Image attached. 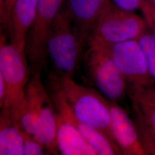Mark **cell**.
<instances>
[{"label": "cell", "instance_id": "7a4b0ae2", "mask_svg": "<svg viewBox=\"0 0 155 155\" xmlns=\"http://www.w3.org/2000/svg\"><path fill=\"white\" fill-rule=\"evenodd\" d=\"M25 52L18 50L11 43H7L1 35L0 76L5 84L6 98L2 108H8L14 122L20 125L25 103L28 84V69ZM2 109V108H1Z\"/></svg>", "mask_w": 155, "mask_h": 155}, {"label": "cell", "instance_id": "3957f363", "mask_svg": "<svg viewBox=\"0 0 155 155\" xmlns=\"http://www.w3.org/2000/svg\"><path fill=\"white\" fill-rule=\"evenodd\" d=\"M148 30L144 17L121 9L110 0L95 22L88 43L109 45L137 40Z\"/></svg>", "mask_w": 155, "mask_h": 155}, {"label": "cell", "instance_id": "8fae6325", "mask_svg": "<svg viewBox=\"0 0 155 155\" xmlns=\"http://www.w3.org/2000/svg\"><path fill=\"white\" fill-rule=\"evenodd\" d=\"M110 0H65L79 43L84 50L101 13Z\"/></svg>", "mask_w": 155, "mask_h": 155}, {"label": "cell", "instance_id": "5b68a950", "mask_svg": "<svg viewBox=\"0 0 155 155\" xmlns=\"http://www.w3.org/2000/svg\"><path fill=\"white\" fill-rule=\"evenodd\" d=\"M84 66L90 80L107 100H122L127 84L110 55L103 47L89 43Z\"/></svg>", "mask_w": 155, "mask_h": 155}, {"label": "cell", "instance_id": "2e32d148", "mask_svg": "<svg viewBox=\"0 0 155 155\" xmlns=\"http://www.w3.org/2000/svg\"><path fill=\"white\" fill-rule=\"evenodd\" d=\"M22 129L14 122L10 110L2 108L0 114V155H23Z\"/></svg>", "mask_w": 155, "mask_h": 155}, {"label": "cell", "instance_id": "277c9868", "mask_svg": "<svg viewBox=\"0 0 155 155\" xmlns=\"http://www.w3.org/2000/svg\"><path fill=\"white\" fill-rule=\"evenodd\" d=\"M46 47L56 75L73 77L83 50L64 4L51 27Z\"/></svg>", "mask_w": 155, "mask_h": 155}, {"label": "cell", "instance_id": "e0dca14e", "mask_svg": "<svg viewBox=\"0 0 155 155\" xmlns=\"http://www.w3.org/2000/svg\"><path fill=\"white\" fill-rule=\"evenodd\" d=\"M137 40L146 56L149 71L155 84V34L148 30Z\"/></svg>", "mask_w": 155, "mask_h": 155}, {"label": "cell", "instance_id": "9c48e42d", "mask_svg": "<svg viewBox=\"0 0 155 155\" xmlns=\"http://www.w3.org/2000/svg\"><path fill=\"white\" fill-rule=\"evenodd\" d=\"M51 98L56 113L81 133L94 148L97 155H123L119 147L104 133L79 121L72 113L61 92L52 87Z\"/></svg>", "mask_w": 155, "mask_h": 155}, {"label": "cell", "instance_id": "ffe728a7", "mask_svg": "<svg viewBox=\"0 0 155 155\" xmlns=\"http://www.w3.org/2000/svg\"><path fill=\"white\" fill-rule=\"evenodd\" d=\"M16 1V0H1L0 1L1 23L5 27Z\"/></svg>", "mask_w": 155, "mask_h": 155}, {"label": "cell", "instance_id": "30bf717a", "mask_svg": "<svg viewBox=\"0 0 155 155\" xmlns=\"http://www.w3.org/2000/svg\"><path fill=\"white\" fill-rule=\"evenodd\" d=\"M107 102L110 113L111 133L122 154L147 155L134 121L117 102L109 100Z\"/></svg>", "mask_w": 155, "mask_h": 155}, {"label": "cell", "instance_id": "44dd1931", "mask_svg": "<svg viewBox=\"0 0 155 155\" xmlns=\"http://www.w3.org/2000/svg\"><path fill=\"white\" fill-rule=\"evenodd\" d=\"M116 5L124 10L134 12L140 9L143 0H111Z\"/></svg>", "mask_w": 155, "mask_h": 155}, {"label": "cell", "instance_id": "4fadbf2b", "mask_svg": "<svg viewBox=\"0 0 155 155\" xmlns=\"http://www.w3.org/2000/svg\"><path fill=\"white\" fill-rule=\"evenodd\" d=\"M51 96L45 89L42 93L38 121L33 137L45 145L48 153L58 154L56 111Z\"/></svg>", "mask_w": 155, "mask_h": 155}, {"label": "cell", "instance_id": "9a60e30c", "mask_svg": "<svg viewBox=\"0 0 155 155\" xmlns=\"http://www.w3.org/2000/svg\"><path fill=\"white\" fill-rule=\"evenodd\" d=\"M27 84L25 103L20 120L22 130L33 136L38 121L42 93L45 89L41 80V71L33 72Z\"/></svg>", "mask_w": 155, "mask_h": 155}, {"label": "cell", "instance_id": "52a82bcc", "mask_svg": "<svg viewBox=\"0 0 155 155\" xmlns=\"http://www.w3.org/2000/svg\"><path fill=\"white\" fill-rule=\"evenodd\" d=\"M65 0H38L36 13L28 32L25 54L30 71H41L47 55V40L51 27L61 11Z\"/></svg>", "mask_w": 155, "mask_h": 155}, {"label": "cell", "instance_id": "ac0fdd59", "mask_svg": "<svg viewBox=\"0 0 155 155\" xmlns=\"http://www.w3.org/2000/svg\"><path fill=\"white\" fill-rule=\"evenodd\" d=\"M22 134L24 145L23 155H45L44 150H45V148L43 144L35 139L32 135L22 129Z\"/></svg>", "mask_w": 155, "mask_h": 155}, {"label": "cell", "instance_id": "ba28073f", "mask_svg": "<svg viewBox=\"0 0 155 155\" xmlns=\"http://www.w3.org/2000/svg\"><path fill=\"white\" fill-rule=\"evenodd\" d=\"M134 123L147 155H155V86L130 90Z\"/></svg>", "mask_w": 155, "mask_h": 155}, {"label": "cell", "instance_id": "7c38bea8", "mask_svg": "<svg viewBox=\"0 0 155 155\" xmlns=\"http://www.w3.org/2000/svg\"><path fill=\"white\" fill-rule=\"evenodd\" d=\"M38 0H16L5 28L10 43L18 50L25 52L28 32L36 13Z\"/></svg>", "mask_w": 155, "mask_h": 155}, {"label": "cell", "instance_id": "6da1fadb", "mask_svg": "<svg viewBox=\"0 0 155 155\" xmlns=\"http://www.w3.org/2000/svg\"><path fill=\"white\" fill-rule=\"evenodd\" d=\"M50 79L51 86L61 92L79 121L104 133L116 143L106 98L93 89L78 84L71 77L52 74Z\"/></svg>", "mask_w": 155, "mask_h": 155}, {"label": "cell", "instance_id": "5bb4252c", "mask_svg": "<svg viewBox=\"0 0 155 155\" xmlns=\"http://www.w3.org/2000/svg\"><path fill=\"white\" fill-rule=\"evenodd\" d=\"M57 144L59 151L64 155H97L91 145L75 128L56 113Z\"/></svg>", "mask_w": 155, "mask_h": 155}, {"label": "cell", "instance_id": "7402d4cb", "mask_svg": "<svg viewBox=\"0 0 155 155\" xmlns=\"http://www.w3.org/2000/svg\"><path fill=\"white\" fill-rule=\"evenodd\" d=\"M150 2L155 7V0H149Z\"/></svg>", "mask_w": 155, "mask_h": 155}, {"label": "cell", "instance_id": "d6986e66", "mask_svg": "<svg viewBox=\"0 0 155 155\" xmlns=\"http://www.w3.org/2000/svg\"><path fill=\"white\" fill-rule=\"evenodd\" d=\"M150 31L155 34V7L149 0H143L140 9Z\"/></svg>", "mask_w": 155, "mask_h": 155}, {"label": "cell", "instance_id": "8992f818", "mask_svg": "<svg viewBox=\"0 0 155 155\" xmlns=\"http://www.w3.org/2000/svg\"><path fill=\"white\" fill-rule=\"evenodd\" d=\"M100 46L110 55L130 86V90L155 86L149 71L146 56L138 40Z\"/></svg>", "mask_w": 155, "mask_h": 155}]
</instances>
